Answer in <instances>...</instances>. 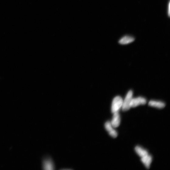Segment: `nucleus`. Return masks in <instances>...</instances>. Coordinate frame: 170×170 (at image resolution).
<instances>
[{
	"label": "nucleus",
	"instance_id": "1",
	"mask_svg": "<svg viewBox=\"0 0 170 170\" xmlns=\"http://www.w3.org/2000/svg\"><path fill=\"white\" fill-rule=\"evenodd\" d=\"M123 101L122 98L120 96H116L114 98L111 107L112 113L118 112L122 106Z\"/></svg>",
	"mask_w": 170,
	"mask_h": 170
},
{
	"label": "nucleus",
	"instance_id": "2",
	"mask_svg": "<svg viewBox=\"0 0 170 170\" xmlns=\"http://www.w3.org/2000/svg\"><path fill=\"white\" fill-rule=\"evenodd\" d=\"M133 92L132 90L129 91L126 95L124 101H123L122 106L123 111H126L131 108L130 104L133 98Z\"/></svg>",
	"mask_w": 170,
	"mask_h": 170
},
{
	"label": "nucleus",
	"instance_id": "3",
	"mask_svg": "<svg viewBox=\"0 0 170 170\" xmlns=\"http://www.w3.org/2000/svg\"><path fill=\"white\" fill-rule=\"evenodd\" d=\"M146 103L147 100L145 98L141 97H139L132 98L130 106L131 107H135L141 105H145Z\"/></svg>",
	"mask_w": 170,
	"mask_h": 170
},
{
	"label": "nucleus",
	"instance_id": "4",
	"mask_svg": "<svg viewBox=\"0 0 170 170\" xmlns=\"http://www.w3.org/2000/svg\"><path fill=\"white\" fill-rule=\"evenodd\" d=\"M105 127L106 130L109 132V135L112 137L115 138L117 137L118 133L117 131L113 129L110 122H106L105 124Z\"/></svg>",
	"mask_w": 170,
	"mask_h": 170
},
{
	"label": "nucleus",
	"instance_id": "5",
	"mask_svg": "<svg viewBox=\"0 0 170 170\" xmlns=\"http://www.w3.org/2000/svg\"><path fill=\"white\" fill-rule=\"evenodd\" d=\"M120 116L118 112L114 113L113 119L111 122L113 127H118L120 126Z\"/></svg>",
	"mask_w": 170,
	"mask_h": 170
},
{
	"label": "nucleus",
	"instance_id": "6",
	"mask_svg": "<svg viewBox=\"0 0 170 170\" xmlns=\"http://www.w3.org/2000/svg\"><path fill=\"white\" fill-rule=\"evenodd\" d=\"M135 40V38L130 36H125L120 40L119 42L121 44H127L132 42Z\"/></svg>",
	"mask_w": 170,
	"mask_h": 170
},
{
	"label": "nucleus",
	"instance_id": "7",
	"mask_svg": "<svg viewBox=\"0 0 170 170\" xmlns=\"http://www.w3.org/2000/svg\"><path fill=\"white\" fill-rule=\"evenodd\" d=\"M148 105L159 109H163L165 106V104L163 102L154 100L150 101L148 103Z\"/></svg>",
	"mask_w": 170,
	"mask_h": 170
},
{
	"label": "nucleus",
	"instance_id": "8",
	"mask_svg": "<svg viewBox=\"0 0 170 170\" xmlns=\"http://www.w3.org/2000/svg\"><path fill=\"white\" fill-rule=\"evenodd\" d=\"M152 158L151 156L148 154L145 156L141 158V161L144 164L147 169L150 168V165L151 163Z\"/></svg>",
	"mask_w": 170,
	"mask_h": 170
},
{
	"label": "nucleus",
	"instance_id": "9",
	"mask_svg": "<svg viewBox=\"0 0 170 170\" xmlns=\"http://www.w3.org/2000/svg\"><path fill=\"white\" fill-rule=\"evenodd\" d=\"M43 168L44 169L48 170L54 169V166L52 160L49 158L46 160L43 163Z\"/></svg>",
	"mask_w": 170,
	"mask_h": 170
},
{
	"label": "nucleus",
	"instance_id": "10",
	"mask_svg": "<svg viewBox=\"0 0 170 170\" xmlns=\"http://www.w3.org/2000/svg\"><path fill=\"white\" fill-rule=\"evenodd\" d=\"M135 150L137 153L141 158L145 156L148 154L147 151L143 149L140 147H135Z\"/></svg>",
	"mask_w": 170,
	"mask_h": 170
},
{
	"label": "nucleus",
	"instance_id": "11",
	"mask_svg": "<svg viewBox=\"0 0 170 170\" xmlns=\"http://www.w3.org/2000/svg\"><path fill=\"white\" fill-rule=\"evenodd\" d=\"M168 15L169 16H170V3H169L168 5Z\"/></svg>",
	"mask_w": 170,
	"mask_h": 170
}]
</instances>
